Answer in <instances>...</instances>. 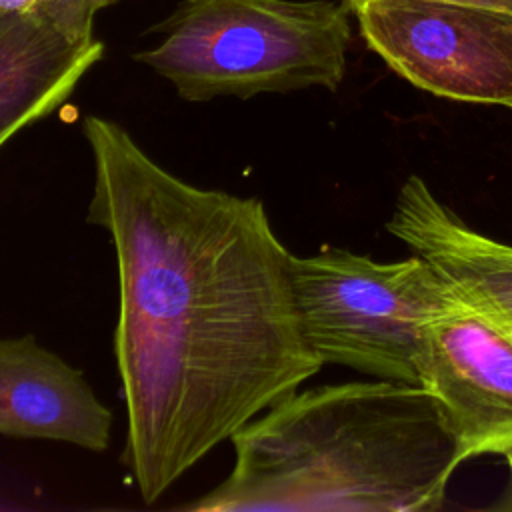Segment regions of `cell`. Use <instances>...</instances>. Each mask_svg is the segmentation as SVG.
Instances as JSON below:
<instances>
[{"label":"cell","instance_id":"1","mask_svg":"<svg viewBox=\"0 0 512 512\" xmlns=\"http://www.w3.org/2000/svg\"><path fill=\"white\" fill-rule=\"evenodd\" d=\"M82 134L94 164L86 220L116 254L122 460L154 504L324 364L260 198L184 182L108 118L86 116Z\"/></svg>","mask_w":512,"mask_h":512},{"label":"cell","instance_id":"2","mask_svg":"<svg viewBox=\"0 0 512 512\" xmlns=\"http://www.w3.org/2000/svg\"><path fill=\"white\" fill-rule=\"evenodd\" d=\"M234 466L192 512H430L466 462L420 384L292 392L230 438Z\"/></svg>","mask_w":512,"mask_h":512},{"label":"cell","instance_id":"3","mask_svg":"<svg viewBox=\"0 0 512 512\" xmlns=\"http://www.w3.org/2000/svg\"><path fill=\"white\" fill-rule=\"evenodd\" d=\"M348 6L326 0H184L134 58L188 102L336 90L350 44Z\"/></svg>","mask_w":512,"mask_h":512},{"label":"cell","instance_id":"4","mask_svg":"<svg viewBox=\"0 0 512 512\" xmlns=\"http://www.w3.org/2000/svg\"><path fill=\"white\" fill-rule=\"evenodd\" d=\"M290 276L302 332L322 364L408 384H418L426 322L458 294L416 254L380 264L324 246L292 254Z\"/></svg>","mask_w":512,"mask_h":512},{"label":"cell","instance_id":"5","mask_svg":"<svg viewBox=\"0 0 512 512\" xmlns=\"http://www.w3.org/2000/svg\"><path fill=\"white\" fill-rule=\"evenodd\" d=\"M360 34L396 74L442 98L512 106V10L456 0H370Z\"/></svg>","mask_w":512,"mask_h":512},{"label":"cell","instance_id":"6","mask_svg":"<svg viewBox=\"0 0 512 512\" xmlns=\"http://www.w3.org/2000/svg\"><path fill=\"white\" fill-rule=\"evenodd\" d=\"M416 366L464 460L512 450V336L502 326L456 294L426 322Z\"/></svg>","mask_w":512,"mask_h":512},{"label":"cell","instance_id":"7","mask_svg":"<svg viewBox=\"0 0 512 512\" xmlns=\"http://www.w3.org/2000/svg\"><path fill=\"white\" fill-rule=\"evenodd\" d=\"M94 0H34L0 14V148L60 108L102 58Z\"/></svg>","mask_w":512,"mask_h":512},{"label":"cell","instance_id":"8","mask_svg":"<svg viewBox=\"0 0 512 512\" xmlns=\"http://www.w3.org/2000/svg\"><path fill=\"white\" fill-rule=\"evenodd\" d=\"M112 410L84 374L32 334L0 338V434L106 452Z\"/></svg>","mask_w":512,"mask_h":512},{"label":"cell","instance_id":"9","mask_svg":"<svg viewBox=\"0 0 512 512\" xmlns=\"http://www.w3.org/2000/svg\"><path fill=\"white\" fill-rule=\"evenodd\" d=\"M386 228L512 336V246L472 230L418 176L402 184Z\"/></svg>","mask_w":512,"mask_h":512},{"label":"cell","instance_id":"10","mask_svg":"<svg viewBox=\"0 0 512 512\" xmlns=\"http://www.w3.org/2000/svg\"><path fill=\"white\" fill-rule=\"evenodd\" d=\"M506 462H508V484L506 490L502 492V498L492 506L494 510H510L512 512V450L508 454H504Z\"/></svg>","mask_w":512,"mask_h":512},{"label":"cell","instance_id":"11","mask_svg":"<svg viewBox=\"0 0 512 512\" xmlns=\"http://www.w3.org/2000/svg\"><path fill=\"white\" fill-rule=\"evenodd\" d=\"M370 0H344V6H348V10H356L362 4H366ZM456 2H470V4H482V6H496V8H510L512 10V0H456Z\"/></svg>","mask_w":512,"mask_h":512},{"label":"cell","instance_id":"12","mask_svg":"<svg viewBox=\"0 0 512 512\" xmlns=\"http://www.w3.org/2000/svg\"><path fill=\"white\" fill-rule=\"evenodd\" d=\"M34 0H0V14L26 10Z\"/></svg>","mask_w":512,"mask_h":512},{"label":"cell","instance_id":"13","mask_svg":"<svg viewBox=\"0 0 512 512\" xmlns=\"http://www.w3.org/2000/svg\"><path fill=\"white\" fill-rule=\"evenodd\" d=\"M510 108H512V106H510Z\"/></svg>","mask_w":512,"mask_h":512}]
</instances>
